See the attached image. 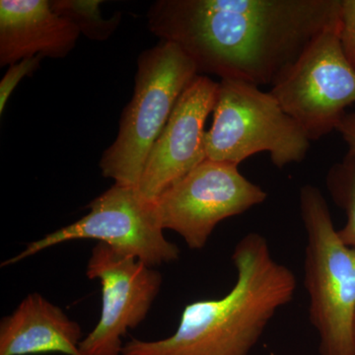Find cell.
<instances>
[{
    "label": "cell",
    "instance_id": "obj_16",
    "mask_svg": "<svg viewBox=\"0 0 355 355\" xmlns=\"http://www.w3.org/2000/svg\"><path fill=\"white\" fill-rule=\"evenodd\" d=\"M340 44L343 55L355 70V0H342Z\"/></svg>",
    "mask_w": 355,
    "mask_h": 355
},
{
    "label": "cell",
    "instance_id": "obj_18",
    "mask_svg": "<svg viewBox=\"0 0 355 355\" xmlns=\"http://www.w3.org/2000/svg\"><path fill=\"white\" fill-rule=\"evenodd\" d=\"M354 338H355V318H354Z\"/></svg>",
    "mask_w": 355,
    "mask_h": 355
},
{
    "label": "cell",
    "instance_id": "obj_10",
    "mask_svg": "<svg viewBox=\"0 0 355 355\" xmlns=\"http://www.w3.org/2000/svg\"><path fill=\"white\" fill-rule=\"evenodd\" d=\"M218 83L198 76L178 100L164 130L153 144L137 184L150 200L207 160L205 121L216 106Z\"/></svg>",
    "mask_w": 355,
    "mask_h": 355
},
{
    "label": "cell",
    "instance_id": "obj_15",
    "mask_svg": "<svg viewBox=\"0 0 355 355\" xmlns=\"http://www.w3.org/2000/svg\"><path fill=\"white\" fill-rule=\"evenodd\" d=\"M43 58L42 55H37V57L24 58L10 65L6 73L4 74L3 78L0 81V114H3L7 101L16 86L24 77L32 76L39 69Z\"/></svg>",
    "mask_w": 355,
    "mask_h": 355
},
{
    "label": "cell",
    "instance_id": "obj_12",
    "mask_svg": "<svg viewBox=\"0 0 355 355\" xmlns=\"http://www.w3.org/2000/svg\"><path fill=\"white\" fill-rule=\"evenodd\" d=\"M83 340L79 324L36 292L0 322V355H83Z\"/></svg>",
    "mask_w": 355,
    "mask_h": 355
},
{
    "label": "cell",
    "instance_id": "obj_3",
    "mask_svg": "<svg viewBox=\"0 0 355 355\" xmlns=\"http://www.w3.org/2000/svg\"><path fill=\"white\" fill-rule=\"evenodd\" d=\"M299 202L307 234L304 286L320 355H355V248L340 240L317 187L303 186Z\"/></svg>",
    "mask_w": 355,
    "mask_h": 355
},
{
    "label": "cell",
    "instance_id": "obj_11",
    "mask_svg": "<svg viewBox=\"0 0 355 355\" xmlns=\"http://www.w3.org/2000/svg\"><path fill=\"white\" fill-rule=\"evenodd\" d=\"M80 34L49 0L0 1V67L37 55L64 58Z\"/></svg>",
    "mask_w": 355,
    "mask_h": 355
},
{
    "label": "cell",
    "instance_id": "obj_17",
    "mask_svg": "<svg viewBox=\"0 0 355 355\" xmlns=\"http://www.w3.org/2000/svg\"><path fill=\"white\" fill-rule=\"evenodd\" d=\"M343 139L349 146V153L355 155V112L347 113L336 128Z\"/></svg>",
    "mask_w": 355,
    "mask_h": 355
},
{
    "label": "cell",
    "instance_id": "obj_9",
    "mask_svg": "<svg viewBox=\"0 0 355 355\" xmlns=\"http://www.w3.org/2000/svg\"><path fill=\"white\" fill-rule=\"evenodd\" d=\"M102 286L99 321L80 345L83 355H121L123 336L146 319L163 284L162 275L133 257L97 243L86 270Z\"/></svg>",
    "mask_w": 355,
    "mask_h": 355
},
{
    "label": "cell",
    "instance_id": "obj_8",
    "mask_svg": "<svg viewBox=\"0 0 355 355\" xmlns=\"http://www.w3.org/2000/svg\"><path fill=\"white\" fill-rule=\"evenodd\" d=\"M268 193L243 176L238 165L203 161L155 200L163 230H172L191 250H202L221 221L261 205Z\"/></svg>",
    "mask_w": 355,
    "mask_h": 355
},
{
    "label": "cell",
    "instance_id": "obj_14",
    "mask_svg": "<svg viewBox=\"0 0 355 355\" xmlns=\"http://www.w3.org/2000/svg\"><path fill=\"white\" fill-rule=\"evenodd\" d=\"M51 3L55 12L71 21L84 36L96 41L108 39L120 23V14L109 20L103 18L100 0H55Z\"/></svg>",
    "mask_w": 355,
    "mask_h": 355
},
{
    "label": "cell",
    "instance_id": "obj_2",
    "mask_svg": "<svg viewBox=\"0 0 355 355\" xmlns=\"http://www.w3.org/2000/svg\"><path fill=\"white\" fill-rule=\"evenodd\" d=\"M232 261L237 279L226 295L190 303L172 336L132 338L121 355H249L273 317L291 302L297 282L260 233L245 235Z\"/></svg>",
    "mask_w": 355,
    "mask_h": 355
},
{
    "label": "cell",
    "instance_id": "obj_7",
    "mask_svg": "<svg viewBox=\"0 0 355 355\" xmlns=\"http://www.w3.org/2000/svg\"><path fill=\"white\" fill-rule=\"evenodd\" d=\"M270 92L311 141L336 130L355 103V70L343 55L340 17L314 39Z\"/></svg>",
    "mask_w": 355,
    "mask_h": 355
},
{
    "label": "cell",
    "instance_id": "obj_4",
    "mask_svg": "<svg viewBox=\"0 0 355 355\" xmlns=\"http://www.w3.org/2000/svg\"><path fill=\"white\" fill-rule=\"evenodd\" d=\"M198 76L193 60L171 42L160 41L140 53L132 100L121 114L116 140L99 162L103 176L137 187L153 144Z\"/></svg>",
    "mask_w": 355,
    "mask_h": 355
},
{
    "label": "cell",
    "instance_id": "obj_6",
    "mask_svg": "<svg viewBox=\"0 0 355 355\" xmlns=\"http://www.w3.org/2000/svg\"><path fill=\"white\" fill-rule=\"evenodd\" d=\"M87 209L86 216L29 243L2 266H12L49 248L81 239L108 245L150 268L179 260L181 252L165 237L154 200L144 197L137 187L114 184L89 203Z\"/></svg>",
    "mask_w": 355,
    "mask_h": 355
},
{
    "label": "cell",
    "instance_id": "obj_5",
    "mask_svg": "<svg viewBox=\"0 0 355 355\" xmlns=\"http://www.w3.org/2000/svg\"><path fill=\"white\" fill-rule=\"evenodd\" d=\"M214 121L205 133L209 160L240 163L260 153H270L279 169L300 163L311 140L304 130L268 91L232 79H221Z\"/></svg>",
    "mask_w": 355,
    "mask_h": 355
},
{
    "label": "cell",
    "instance_id": "obj_13",
    "mask_svg": "<svg viewBox=\"0 0 355 355\" xmlns=\"http://www.w3.org/2000/svg\"><path fill=\"white\" fill-rule=\"evenodd\" d=\"M327 190L336 205L345 211L347 222L338 234L347 246L355 248V155L347 153L331 166L326 177Z\"/></svg>",
    "mask_w": 355,
    "mask_h": 355
},
{
    "label": "cell",
    "instance_id": "obj_1",
    "mask_svg": "<svg viewBox=\"0 0 355 355\" xmlns=\"http://www.w3.org/2000/svg\"><path fill=\"white\" fill-rule=\"evenodd\" d=\"M340 12L342 0H158L147 24L200 76L272 87Z\"/></svg>",
    "mask_w": 355,
    "mask_h": 355
}]
</instances>
